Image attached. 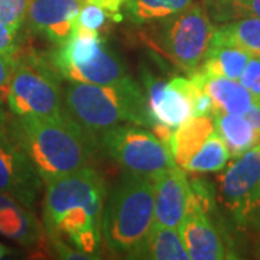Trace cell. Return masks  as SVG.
I'll return each instance as SVG.
<instances>
[{
    "label": "cell",
    "mask_w": 260,
    "mask_h": 260,
    "mask_svg": "<svg viewBox=\"0 0 260 260\" xmlns=\"http://www.w3.org/2000/svg\"><path fill=\"white\" fill-rule=\"evenodd\" d=\"M45 186L42 218L49 239L70 242L88 256L97 254L107 197L102 175L87 165L48 181Z\"/></svg>",
    "instance_id": "obj_1"
},
{
    "label": "cell",
    "mask_w": 260,
    "mask_h": 260,
    "mask_svg": "<svg viewBox=\"0 0 260 260\" xmlns=\"http://www.w3.org/2000/svg\"><path fill=\"white\" fill-rule=\"evenodd\" d=\"M13 127L44 184L87 167L93 158L94 135L67 110L48 117L15 116Z\"/></svg>",
    "instance_id": "obj_2"
},
{
    "label": "cell",
    "mask_w": 260,
    "mask_h": 260,
    "mask_svg": "<svg viewBox=\"0 0 260 260\" xmlns=\"http://www.w3.org/2000/svg\"><path fill=\"white\" fill-rule=\"evenodd\" d=\"M67 112L84 129L102 133L119 124L153 126L146 94L130 77L116 84L70 81L64 90Z\"/></svg>",
    "instance_id": "obj_3"
},
{
    "label": "cell",
    "mask_w": 260,
    "mask_h": 260,
    "mask_svg": "<svg viewBox=\"0 0 260 260\" xmlns=\"http://www.w3.org/2000/svg\"><path fill=\"white\" fill-rule=\"evenodd\" d=\"M153 178L129 174L103 211L102 237L109 250L133 259L153 230Z\"/></svg>",
    "instance_id": "obj_4"
},
{
    "label": "cell",
    "mask_w": 260,
    "mask_h": 260,
    "mask_svg": "<svg viewBox=\"0 0 260 260\" xmlns=\"http://www.w3.org/2000/svg\"><path fill=\"white\" fill-rule=\"evenodd\" d=\"M143 32L146 45L188 74L200 68L213 39V22L200 5L162 20Z\"/></svg>",
    "instance_id": "obj_5"
},
{
    "label": "cell",
    "mask_w": 260,
    "mask_h": 260,
    "mask_svg": "<svg viewBox=\"0 0 260 260\" xmlns=\"http://www.w3.org/2000/svg\"><path fill=\"white\" fill-rule=\"evenodd\" d=\"M6 102L16 117L58 116L67 110L64 91L54 67L35 56H19L6 87Z\"/></svg>",
    "instance_id": "obj_6"
},
{
    "label": "cell",
    "mask_w": 260,
    "mask_h": 260,
    "mask_svg": "<svg viewBox=\"0 0 260 260\" xmlns=\"http://www.w3.org/2000/svg\"><path fill=\"white\" fill-rule=\"evenodd\" d=\"M102 143L127 174L155 178L175 167L171 149L153 132L138 124H119L102 132Z\"/></svg>",
    "instance_id": "obj_7"
},
{
    "label": "cell",
    "mask_w": 260,
    "mask_h": 260,
    "mask_svg": "<svg viewBox=\"0 0 260 260\" xmlns=\"http://www.w3.org/2000/svg\"><path fill=\"white\" fill-rule=\"evenodd\" d=\"M211 197L201 182H191L185 215L179 224V234L191 260L233 259L221 232L210 218Z\"/></svg>",
    "instance_id": "obj_8"
},
{
    "label": "cell",
    "mask_w": 260,
    "mask_h": 260,
    "mask_svg": "<svg viewBox=\"0 0 260 260\" xmlns=\"http://www.w3.org/2000/svg\"><path fill=\"white\" fill-rule=\"evenodd\" d=\"M41 182L42 179L16 136L13 120L0 114V192L32 208Z\"/></svg>",
    "instance_id": "obj_9"
},
{
    "label": "cell",
    "mask_w": 260,
    "mask_h": 260,
    "mask_svg": "<svg viewBox=\"0 0 260 260\" xmlns=\"http://www.w3.org/2000/svg\"><path fill=\"white\" fill-rule=\"evenodd\" d=\"M218 182L223 205L236 223L246 225L260 197V142L234 158L220 175Z\"/></svg>",
    "instance_id": "obj_10"
},
{
    "label": "cell",
    "mask_w": 260,
    "mask_h": 260,
    "mask_svg": "<svg viewBox=\"0 0 260 260\" xmlns=\"http://www.w3.org/2000/svg\"><path fill=\"white\" fill-rule=\"evenodd\" d=\"M146 102L153 123L177 129L192 116V106L179 77L162 81L153 75L145 78Z\"/></svg>",
    "instance_id": "obj_11"
},
{
    "label": "cell",
    "mask_w": 260,
    "mask_h": 260,
    "mask_svg": "<svg viewBox=\"0 0 260 260\" xmlns=\"http://www.w3.org/2000/svg\"><path fill=\"white\" fill-rule=\"evenodd\" d=\"M84 0H30L26 19L30 30L62 45L73 35Z\"/></svg>",
    "instance_id": "obj_12"
},
{
    "label": "cell",
    "mask_w": 260,
    "mask_h": 260,
    "mask_svg": "<svg viewBox=\"0 0 260 260\" xmlns=\"http://www.w3.org/2000/svg\"><path fill=\"white\" fill-rule=\"evenodd\" d=\"M189 192L191 182L186 177V171L178 165L153 178L155 225L179 229L185 215Z\"/></svg>",
    "instance_id": "obj_13"
},
{
    "label": "cell",
    "mask_w": 260,
    "mask_h": 260,
    "mask_svg": "<svg viewBox=\"0 0 260 260\" xmlns=\"http://www.w3.org/2000/svg\"><path fill=\"white\" fill-rule=\"evenodd\" d=\"M191 74L194 75L205 93L211 97L214 104L213 112L217 110L232 114H244L256 102L249 90L244 88L237 80L204 74L200 70Z\"/></svg>",
    "instance_id": "obj_14"
},
{
    "label": "cell",
    "mask_w": 260,
    "mask_h": 260,
    "mask_svg": "<svg viewBox=\"0 0 260 260\" xmlns=\"http://www.w3.org/2000/svg\"><path fill=\"white\" fill-rule=\"evenodd\" d=\"M0 233L23 246H30L41 239V225L29 207L0 192Z\"/></svg>",
    "instance_id": "obj_15"
},
{
    "label": "cell",
    "mask_w": 260,
    "mask_h": 260,
    "mask_svg": "<svg viewBox=\"0 0 260 260\" xmlns=\"http://www.w3.org/2000/svg\"><path fill=\"white\" fill-rule=\"evenodd\" d=\"M127 70L119 54L106 42L100 51L83 67L65 77L68 81L88 84H116L127 78Z\"/></svg>",
    "instance_id": "obj_16"
},
{
    "label": "cell",
    "mask_w": 260,
    "mask_h": 260,
    "mask_svg": "<svg viewBox=\"0 0 260 260\" xmlns=\"http://www.w3.org/2000/svg\"><path fill=\"white\" fill-rule=\"evenodd\" d=\"M214 120L211 116H191L177 129H174L169 140L172 158L179 168H185L188 160L204 145L213 133Z\"/></svg>",
    "instance_id": "obj_17"
},
{
    "label": "cell",
    "mask_w": 260,
    "mask_h": 260,
    "mask_svg": "<svg viewBox=\"0 0 260 260\" xmlns=\"http://www.w3.org/2000/svg\"><path fill=\"white\" fill-rule=\"evenodd\" d=\"M211 117L214 120V127L224 140L232 158L240 156L260 142L257 132L253 129L250 121L243 114H232L215 110Z\"/></svg>",
    "instance_id": "obj_18"
},
{
    "label": "cell",
    "mask_w": 260,
    "mask_h": 260,
    "mask_svg": "<svg viewBox=\"0 0 260 260\" xmlns=\"http://www.w3.org/2000/svg\"><path fill=\"white\" fill-rule=\"evenodd\" d=\"M211 44L240 48L247 54L260 56V18H242L215 28Z\"/></svg>",
    "instance_id": "obj_19"
},
{
    "label": "cell",
    "mask_w": 260,
    "mask_h": 260,
    "mask_svg": "<svg viewBox=\"0 0 260 260\" xmlns=\"http://www.w3.org/2000/svg\"><path fill=\"white\" fill-rule=\"evenodd\" d=\"M133 259L188 260L189 257L178 229L153 225L152 233Z\"/></svg>",
    "instance_id": "obj_20"
},
{
    "label": "cell",
    "mask_w": 260,
    "mask_h": 260,
    "mask_svg": "<svg viewBox=\"0 0 260 260\" xmlns=\"http://www.w3.org/2000/svg\"><path fill=\"white\" fill-rule=\"evenodd\" d=\"M249 58L250 54L240 48L210 44V48L198 70L204 74L218 75L239 81Z\"/></svg>",
    "instance_id": "obj_21"
},
{
    "label": "cell",
    "mask_w": 260,
    "mask_h": 260,
    "mask_svg": "<svg viewBox=\"0 0 260 260\" xmlns=\"http://www.w3.org/2000/svg\"><path fill=\"white\" fill-rule=\"evenodd\" d=\"M194 0H126L124 16L135 25L152 23L185 10Z\"/></svg>",
    "instance_id": "obj_22"
},
{
    "label": "cell",
    "mask_w": 260,
    "mask_h": 260,
    "mask_svg": "<svg viewBox=\"0 0 260 260\" xmlns=\"http://www.w3.org/2000/svg\"><path fill=\"white\" fill-rule=\"evenodd\" d=\"M230 152L225 146L221 136L214 130L213 133L205 140L204 145L194 153V156L188 160L184 171L191 174H208L218 172L227 167Z\"/></svg>",
    "instance_id": "obj_23"
},
{
    "label": "cell",
    "mask_w": 260,
    "mask_h": 260,
    "mask_svg": "<svg viewBox=\"0 0 260 260\" xmlns=\"http://www.w3.org/2000/svg\"><path fill=\"white\" fill-rule=\"evenodd\" d=\"M213 15L223 23L234 19L260 18V0H215Z\"/></svg>",
    "instance_id": "obj_24"
},
{
    "label": "cell",
    "mask_w": 260,
    "mask_h": 260,
    "mask_svg": "<svg viewBox=\"0 0 260 260\" xmlns=\"http://www.w3.org/2000/svg\"><path fill=\"white\" fill-rule=\"evenodd\" d=\"M112 18V15L107 13L104 9H102L100 6L84 0L83 6H81V9L78 12V16L75 19V28L100 32V29L107 23L109 19Z\"/></svg>",
    "instance_id": "obj_25"
},
{
    "label": "cell",
    "mask_w": 260,
    "mask_h": 260,
    "mask_svg": "<svg viewBox=\"0 0 260 260\" xmlns=\"http://www.w3.org/2000/svg\"><path fill=\"white\" fill-rule=\"evenodd\" d=\"M30 0H0V23L18 26L26 19V12Z\"/></svg>",
    "instance_id": "obj_26"
},
{
    "label": "cell",
    "mask_w": 260,
    "mask_h": 260,
    "mask_svg": "<svg viewBox=\"0 0 260 260\" xmlns=\"http://www.w3.org/2000/svg\"><path fill=\"white\" fill-rule=\"evenodd\" d=\"M239 83L249 90L256 102H260V56L250 55L247 64L243 68Z\"/></svg>",
    "instance_id": "obj_27"
},
{
    "label": "cell",
    "mask_w": 260,
    "mask_h": 260,
    "mask_svg": "<svg viewBox=\"0 0 260 260\" xmlns=\"http://www.w3.org/2000/svg\"><path fill=\"white\" fill-rule=\"evenodd\" d=\"M18 26L0 23V54L18 52Z\"/></svg>",
    "instance_id": "obj_28"
},
{
    "label": "cell",
    "mask_w": 260,
    "mask_h": 260,
    "mask_svg": "<svg viewBox=\"0 0 260 260\" xmlns=\"http://www.w3.org/2000/svg\"><path fill=\"white\" fill-rule=\"evenodd\" d=\"M18 61L19 56L16 52L0 54V93L6 91V87H8L10 77L18 65Z\"/></svg>",
    "instance_id": "obj_29"
},
{
    "label": "cell",
    "mask_w": 260,
    "mask_h": 260,
    "mask_svg": "<svg viewBox=\"0 0 260 260\" xmlns=\"http://www.w3.org/2000/svg\"><path fill=\"white\" fill-rule=\"evenodd\" d=\"M85 2H90V3H94V5L100 6L107 13H110L113 19L117 20V22L123 19V16L120 15V10L126 0H85Z\"/></svg>",
    "instance_id": "obj_30"
},
{
    "label": "cell",
    "mask_w": 260,
    "mask_h": 260,
    "mask_svg": "<svg viewBox=\"0 0 260 260\" xmlns=\"http://www.w3.org/2000/svg\"><path fill=\"white\" fill-rule=\"evenodd\" d=\"M247 120L250 121L253 129L257 132L260 136V102H254L251 104V107L247 112L243 114Z\"/></svg>",
    "instance_id": "obj_31"
},
{
    "label": "cell",
    "mask_w": 260,
    "mask_h": 260,
    "mask_svg": "<svg viewBox=\"0 0 260 260\" xmlns=\"http://www.w3.org/2000/svg\"><path fill=\"white\" fill-rule=\"evenodd\" d=\"M246 227H250L253 232L260 234V197L257 204L254 205L253 211H251L250 215H249V218H247Z\"/></svg>",
    "instance_id": "obj_32"
},
{
    "label": "cell",
    "mask_w": 260,
    "mask_h": 260,
    "mask_svg": "<svg viewBox=\"0 0 260 260\" xmlns=\"http://www.w3.org/2000/svg\"><path fill=\"white\" fill-rule=\"evenodd\" d=\"M9 251L10 250L8 249V247H6V246H3V244L0 243V259H3V257H5V256L9 253Z\"/></svg>",
    "instance_id": "obj_33"
},
{
    "label": "cell",
    "mask_w": 260,
    "mask_h": 260,
    "mask_svg": "<svg viewBox=\"0 0 260 260\" xmlns=\"http://www.w3.org/2000/svg\"><path fill=\"white\" fill-rule=\"evenodd\" d=\"M257 253H259V256H260V247H259V250H257Z\"/></svg>",
    "instance_id": "obj_34"
}]
</instances>
